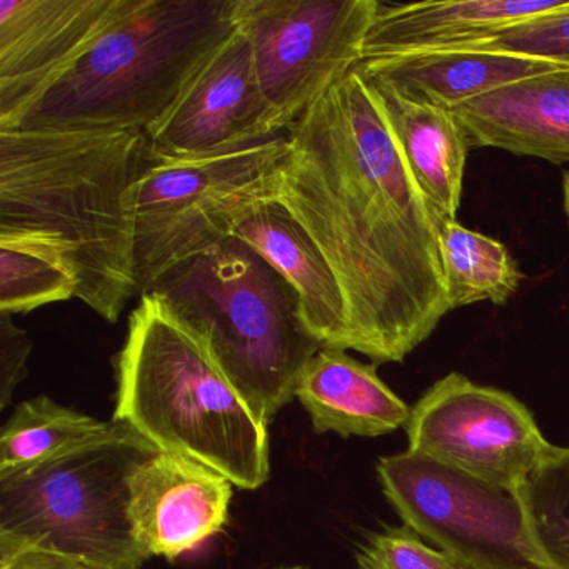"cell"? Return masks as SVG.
Segmentation results:
<instances>
[{"label":"cell","mask_w":569,"mask_h":569,"mask_svg":"<svg viewBox=\"0 0 569 569\" xmlns=\"http://www.w3.org/2000/svg\"><path fill=\"white\" fill-rule=\"evenodd\" d=\"M31 336L12 321L11 315H0V409L4 411L28 376Z\"/></svg>","instance_id":"484cf974"},{"label":"cell","mask_w":569,"mask_h":569,"mask_svg":"<svg viewBox=\"0 0 569 569\" xmlns=\"http://www.w3.org/2000/svg\"><path fill=\"white\" fill-rule=\"evenodd\" d=\"M154 158H196L281 134L262 94L251 44L234 29L194 72L171 111L149 129Z\"/></svg>","instance_id":"8fae6325"},{"label":"cell","mask_w":569,"mask_h":569,"mask_svg":"<svg viewBox=\"0 0 569 569\" xmlns=\"http://www.w3.org/2000/svg\"><path fill=\"white\" fill-rule=\"evenodd\" d=\"M296 398L318 435L378 438L405 428L411 415L379 378L376 365H365L345 349H319L299 378Z\"/></svg>","instance_id":"e0dca14e"},{"label":"cell","mask_w":569,"mask_h":569,"mask_svg":"<svg viewBox=\"0 0 569 569\" xmlns=\"http://www.w3.org/2000/svg\"><path fill=\"white\" fill-rule=\"evenodd\" d=\"M0 569H94L71 556L0 535Z\"/></svg>","instance_id":"4316f807"},{"label":"cell","mask_w":569,"mask_h":569,"mask_svg":"<svg viewBox=\"0 0 569 569\" xmlns=\"http://www.w3.org/2000/svg\"><path fill=\"white\" fill-rule=\"evenodd\" d=\"M379 485L406 528L465 569H549L518 491L418 452L382 456Z\"/></svg>","instance_id":"ba28073f"},{"label":"cell","mask_w":569,"mask_h":569,"mask_svg":"<svg viewBox=\"0 0 569 569\" xmlns=\"http://www.w3.org/2000/svg\"><path fill=\"white\" fill-rule=\"evenodd\" d=\"M556 68L559 64L511 52L448 49L365 59L355 69L366 81L385 86L408 101L452 111L519 79Z\"/></svg>","instance_id":"2e32d148"},{"label":"cell","mask_w":569,"mask_h":569,"mask_svg":"<svg viewBox=\"0 0 569 569\" xmlns=\"http://www.w3.org/2000/svg\"><path fill=\"white\" fill-rule=\"evenodd\" d=\"M562 198H565V211L569 221V172H566L565 179H562Z\"/></svg>","instance_id":"83f0119b"},{"label":"cell","mask_w":569,"mask_h":569,"mask_svg":"<svg viewBox=\"0 0 569 569\" xmlns=\"http://www.w3.org/2000/svg\"><path fill=\"white\" fill-rule=\"evenodd\" d=\"M111 421L41 395L16 406L0 431V478L36 468L108 431Z\"/></svg>","instance_id":"ffe728a7"},{"label":"cell","mask_w":569,"mask_h":569,"mask_svg":"<svg viewBox=\"0 0 569 569\" xmlns=\"http://www.w3.org/2000/svg\"><path fill=\"white\" fill-rule=\"evenodd\" d=\"M439 258L449 311L481 301L505 305L522 281L518 264L501 241L458 221L439 229Z\"/></svg>","instance_id":"44dd1931"},{"label":"cell","mask_w":569,"mask_h":569,"mask_svg":"<svg viewBox=\"0 0 569 569\" xmlns=\"http://www.w3.org/2000/svg\"><path fill=\"white\" fill-rule=\"evenodd\" d=\"M278 569H306L305 566H288V568H278Z\"/></svg>","instance_id":"f1b7e54d"},{"label":"cell","mask_w":569,"mask_h":569,"mask_svg":"<svg viewBox=\"0 0 569 569\" xmlns=\"http://www.w3.org/2000/svg\"><path fill=\"white\" fill-rule=\"evenodd\" d=\"M518 495L546 566L569 569V448L551 445Z\"/></svg>","instance_id":"7402d4cb"},{"label":"cell","mask_w":569,"mask_h":569,"mask_svg":"<svg viewBox=\"0 0 569 569\" xmlns=\"http://www.w3.org/2000/svg\"><path fill=\"white\" fill-rule=\"evenodd\" d=\"M234 238L251 246L295 288L312 338L322 348L348 351L345 295L328 259L305 228L279 202H271L249 218Z\"/></svg>","instance_id":"ac0fdd59"},{"label":"cell","mask_w":569,"mask_h":569,"mask_svg":"<svg viewBox=\"0 0 569 569\" xmlns=\"http://www.w3.org/2000/svg\"><path fill=\"white\" fill-rule=\"evenodd\" d=\"M356 561L359 569H465L406 526L369 536Z\"/></svg>","instance_id":"d4e9b609"},{"label":"cell","mask_w":569,"mask_h":569,"mask_svg":"<svg viewBox=\"0 0 569 569\" xmlns=\"http://www.w3.org/2000/svg\"><path fill=\"white\" fill-rule=\"evenodd\" d=\"M368 84L378 98L406 168L436 224L441 229L446 222L456 221L469 148L455 114L446 109L416 104L385 86Z\"/></svg>","instance_id":"d6986e66"},{"label":"cell","mask_w":569,"mask_h":569,"mask_svg":"<svg viewBox=\"0 0 569 569\" xmlns=\"http://www.w3.org/2000/svg\"><path fill=\"white\" fill-rule=\"evenodd\" d=\"M459 49L511 52L552 64L569 66V0L556 11Z\"/></svg>","instance_id":"cb8c5ba5"},{"label":"cell","mask_w":569,"mask_h":569,"mask_svg":"<svg viewBox=\"0 0 569 569\" xmlns=\"http://www.w3.org/2000/svg\"><path fill=\"white\" fill-rule=\"evenodd\" d=\"M405 431L409 451L512 491L551 448L519 399L459 372L439 379L411 406Z\"/></svg>","instance_id":"30bf717a"},{"label":"cell","mask_w":569,"mask_h":569,"mask_svg":"<svg viewBox=\"0 0 569 569\" xmlns=\"http://www.w3.org/2000/svg\"><path fill=\"white\" fill-rule=\"evenodd\" d=\"M231 11L232 0H119L89 48L4 131L148 132L234 31Z\"/></svg>","instance_id":"277c9868"},{"label":"cell","mask_w":569,"mask_h":569,"mask_svg":"<svg viewBox=\"0 0 569 569\" xmlns=\"http://www.w3.org/2000/svg\"><path fill=\"white\" fill-rule=\"evenodd\" d=\"M566 2L568 0H448L379 4L366 38L362 61L466 48L556 11Z\"/></svg>","instance_id":"9a60e30c"},{"label":"cell","mask_w":569,"mask_h":569,"mask_svg":"<svg viewBox=\"0 0 569 569\" xmlns=\"http://www.w3.org/2000/svg\"><path fill=\"white\" fill-rule=\"evenodd\" d=\"M76 298L72 276L28 246L0 242V315H26Z\"/></svg>","instance_id":"603a6c76"},{"label":"cell","mask_w":569,"mask_h":569,"mask_svg":"<svg viewBox=\"0 0 569 569\" xmlns=\"http://www.w3.org/2000/svg\"><path fill=\"white\" fill-rule=\"evenodd\" d=\"M278 201L321 249L348 308V351L402 362L449 312L439 228L371 86L352 69L286 134Z\"/></svg>","instance_id":"6da1fadb"},{"label":"cell","mask_w":569,"mask_h":569,"mask_svg":"<svg viewBox=\"0 0 569 569\" xmlns=\"http://www.w3.org/2000/svg\"><path fill=\"white\" fill-rule=\"evenodd\" d=\"M114 375V421L159 451L209 466L236 488L254 491L268 482L269 426L158 296L142 295L129 316Z\"/></svg>","instance_id":"3957f363"},{"label":"cell","mask_w":569,"mask_h":569,"mask_svg":"<svg viewBox=\"0 0 569 569\" xmlns=\"http://www.w3.org/2000/svg\"><path fill=\"white\" fill-rule=\"evenodd\" d=\"M119 0H0V131L104 28Z\"/></svg>","instance_id":"7c38bea8"},{"label":"cell","mask_w":569,"mask_h":569,"mask_svg":"<svg viewBox=\"0 0 569 569\" xmlns=\"http://www.w3.org/2000/svg\"><path fill=\"white\" fill-rule=\"evenodd\" d=\"M158 451L131 426L112 419L92 441L0 478V535L94 569H141L149 559L129 525V476Z\"/></svg>","instance_id":"8992f818"},{"label":"cell","mask_w":569,"mask_h":569,"mask_svg":"<svg viewBox=\"0 0 569 569\" xmlns=\"http://www.w3.org/2000/svg\"><path fill=\"white\" fill-rule=\"evenodd\" d=\"M146 295L194 332L266 426L296 398L306 365L322 348L302 321L295 288L238 238L176 266Z\"/></svg>","instance_id":"5b68a950"},{"label":"cell","mask_w":569,"mask_h":569,"mask_svg":"<svg viewBox=\"0 0 569 569\" xmlns=\"http://www.w3.org/2000/svg\"><path fill=\"white\" fill-rule=\"evenodd\" d=\"M376 0H232V24L251 44L262 94L288 131L362 61Z\"/></svg>","instance_id":"9c48e42d"},{"label":"cell","mask_w":569,"mask_h":569,"mask_svg":"<svg viewBox=\"0 0 569 569\" xmlns=\"http://www.w3.org/2000/svg\"><path fill=\"white\" fill-rule=\"evenodd\" d=\"M286 151L279 134L196 158L148 152L131 189L139 296L176 266L234 238L259 209L278 201Z\"/></svg>","instance_id":"52a82bcc"},{"label":"cell","mask_w":569,"mask_h":569,"mask_svg":"<svg viewBox=\"0 0 569 569\" xmlns=\"http://www.w3.org/2000/svg\"><path fill=\"white\" fill-rule=\"evenodd\" d=\"M232 485L196 459L174 452L149 456L129 476L132 538L151 558L176 561L201 548L229 521Z\"/></svg>","instance_id":"4fadbf2b"},{"label":"cell","mask_w":569,"mask_h":569,"mask_svg":"<svg viewBox=\"0 0 569 569\" xmlns=\"http://www.w3.org/2000/svg\"><path fill=\"white\" fill-rule=\"evenodd\" d=\"M451 112L469 149L569 162V66L519 79Z\"/></svg>","instance_id":"5bb4252c"},{"label":"cell","mask_w":569,"mask_h":569,"mask_svg":"<svg viewBox=\"0 0 569 569\" xmlns=\"http://www.w3.org/2000/svg\"><path fill=\"white\" fill-rule=\"evenodd\" d=\"M146 154L139 129L0 131V242L58 261L108 322L139 296L131 189Z\"/></svg>","instance_id":"7a4b0ae2"}]
</instances>
